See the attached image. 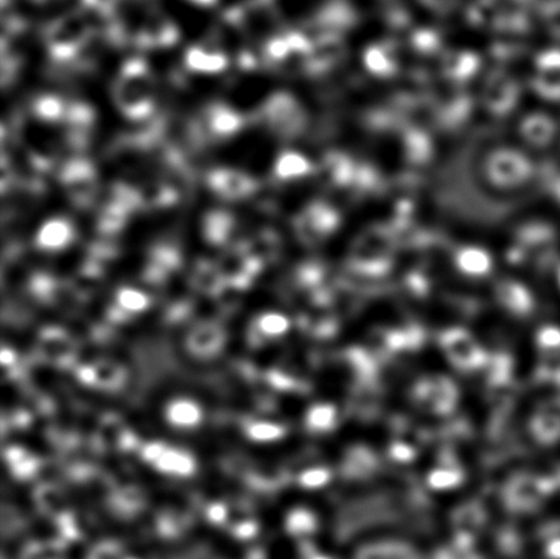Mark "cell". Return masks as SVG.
Listing matches in <instances>:
<instances>
[{
  "instance_id": "cell-13",
  "label": "cell",
  "mask_w": 560,
  "mask_h": 559,
  "mask_svg": "<svg viewBox=\"0 0 560 559\" xmlns=\"http://www.w3.org/2000/svg\"><path fill=\"white\" fill-rule=\"evenodd\" d=\"M238 538H252L257 533V524L255 522H244L237 525L234 531Z\"/></svg>"
},
{
  "instance_id": "cell-7",
  "label": "cell",
  "mask_w": 560,
  "mask_h": 559,
  "mask_svg": "<svg viewBox=\"0 0 560 559\" xmlns=\"http://www.w3.org/2000/svg\"><path fill=\"white\" fill-rule=\"evenodd\" d=\"M334 419L335 412L331 407H328V405H317V407L312 408L310 415H307V424H310L312 429L327 430L328 427L332 424Z\"/></svg>"
},
{
  "instance_id": "cell-5",
  "label": "cell",
  "mask_w": 560,
  "mask_h": 559,
  "mask_svg": "<svg viewBox=\"0 0 560 559\" xmlns=\"http://www.w3.org/2000/svg\"><path fill=\"white\" fill-rule=\"evenodd\" d=\"M8 457L15 475L20 476V478H30V476L35 474V458L22 451V449H10Z\"/></svg>"
},
{
  "instance_id": "cell-9",
  "label": "cell",
  "mask_w": 560,
  "mask_h": 559,
  "mask_svg": "<svg viewBox=\"0 0 560 559\" xmlns=\"http://www.w3.org/2000/svg\"><path fill=\"white\" fill-rule=\"evenodd\" d=\"M328 474L324 469H310L301 475L300 484L306 489H317L327 484Z\"/></svg>"
},
{
  "instance_id": "cell-4",
  "label": "cell",
  "mask_w": 560,
  "mask_h": 559,
  "mask_svg": "<svg viewBox=\"0 0 560 559\" xmlns=\"http://www.w3.org/2000/svg\"><path fill=\"white\" fill-rule=\"evenodd\" d=\"M246 434L255 442H273L283 436L282 427L270 423V421H255L248 429Z\"/></svg>"
},
{
  "instance_id": "cell-6",
  "label": "cell",
  "mask_w": 560,
  "mask_h": 559,
  "mask_svg": "<svg viewBox=\"0 0 560 559\" xmlns=\"http://www.w3.org/2000/svg\"><path fill=\"white\" fill-rule=\"evenodd\" d=\"M285 527L295 535L311 533L316 527V519L305 509H295L285 520Z\"/></svg>"
},
{
  "instance_id": "cell-14",
  "label": "cell",
  "mask_w": 560,
  "mask_h": 559,
  "mask_svg": "<svg viewBox=\"0 0 560 559\" xmlns=\"http://www.w3.org/2000/svg\"><path fill=\"white\" fill-rule=\"evenodd\" d=\"M540 341L545 343V347H556V345L560 343V331L548 328V330L542 333Z\"/></svg>"
},
{
  "instance_id": "cell-8",
  "label": "cell",
  "mask_w": 560,
  "mask_h": 559,
  "mask_svg": "<svg viewBox=\"0 0 560 559\" xmlns=\"http://www.w3.org/2000/svg\"><path fill=\"white\" fill-rule=\"evenodd\" d=\"M191 343L197 352H210V350L217 349L219 345V333L215 328L205 327L201 330L196 331Z\"/></svg>"
},
{
  "instance_id": "cell-1",
  "label": "cell",
  "mask_w": 560,
  "mask_h": 559,
  "mask_svg": "<svg viewBox=\"0 0 560 559\" xmlns=\"http://www.w3.org/2000/svg\"><path fill=\"white\" fill-rule=\"evenodd\" d=\"M153 465L161 473L184 476V478L194 474L196 469L195 459L189 453L168 446L164 449L162 456Z\"/></svg>"
},
{
  "instance_id": "cell-3",
  "label": "cell",
  "mask_w": 560,
  "mask_h": 559,
  "mask_svg": "<svg viewBox=\"0 0 560 559\" xmlns=\"http://www.w3.org/2000/svg\"><path fill=\"white\" fill-rule=\"evenodd\" d=\"M290 323L288 317L279 314H266L257 321V330L261 336L276 338L288 333Z\"/></svg>"
},
{
  "instance_id": "cell-11",
  "label": "cell",
  "mask_w": 560,
  "mask_h": 559,
  "mask_svg": "<svg viewBox=\"0 0 560 559\" xmlns=\"http://www.w3.org/2000/svg\"><path fill=\"white\" fill-rule=\"evenodd\" d=\"M457 475L453 473H447V470H439V473L433 474L431 476L430 484L435 487V489H446V487H452L457 484Z\"/></svg>"
},
{
  "instance_id": "cell-15",
  "label": "cell",
  "mask_w": 560,
  "mask_h": 559,
  "mask_svg": "<svg viewBox=\"0 0 560 559\" xmlns=\"http://www.w3.org/2000/svg\"><path fill=\"white\" fill-rule=\"evenodd\" d=\"M2 361H3L4 365L14 364L15 354L13 352H11L10 349H3L2 350Z\"/></svg>"
},
{
  "instance_id": "cell-10",
  "label": "cell",
  "mask_w": 560,
  "mask_h": 559,
  "mask_svg": "<svg viewBox=\"0 0 560 559\" xmlns=\"http://www.w3.org/2000/svg\"><path fill=\"white\" fill-rule=\"evenodd\" d=\"M119 303L120 305L124 306V308L133 312H140L142 310H145L148 305V301L144 298V295L136 292H130V290H128V292H124L122 294H120Z\"/></svg>"
},
{
  "instance_id": "cell-2",
  "label": "cell",
  "mask_w": 560,
  "mask_h": 559,
  "mask_svg": "<svg viewBox=\"0 0 560 559\" xmlns=\"http://www.w3.org/2000/svg\"><path fill=\"white\" fill-rule=\"evenodd\" d=\"M166 415L170 423L178 429H194L201 423L202 419L199 405L186 398L175 399L170 404Z\"/></svg>"
},
{
  "instance_id": "cell-12",
  "label": "cell",
  "mask_w": 560,
  "mask_h": 559,
  "mask_svg": "<svg viewBox=\"0 0 560 559\" xmlns=\"http://www.w3.org/2000/svg\"><path fill=\"white\" fill-rule=\"evenodd\" d=\"M208 520L213 524H222L228 519V508L223 503H213L207 512Z\"/></svg>"
}]
</instances>
